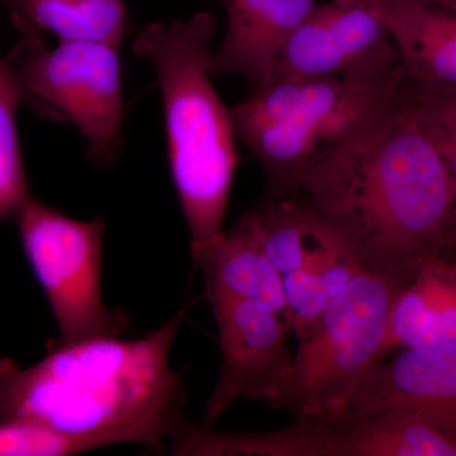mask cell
Masks as SVG:
<instances>
[{"mask_svg":"<svg viewBox=\"0 0 456 456\" xmlns=\"http://www.w3.org/2000/svg\"><path fill=\"white\" fill-rule=\"evenodd\" d=\"M299 193L367 272L408 281L448 253L456 184L404 77L355 131L308 165Z\"/></svg>","mask_w":456,"mask_h":456,"instance_id":"6da1fadb","label":"cell"},{"mask_svg":"<svg viewBox=\"0 0 456 456\" xmlns=\"http://www.w3.org/2000/svg\"><path fill=\"white\" fill-rule=\"evenodd\" d=\"M185 305L137 340L99 336L53 340L44 359L22 368L0 359V422L38 426L68 436L108 435L164 450L183 417V374L170 367Z\"/></svg>","mask_w":456,"mask_h":456,"instance_id":"7a4b0ae2","label":"cell"},{"mask_svg":"<svg viewBox=\"0 0 456 456\" xmlns=\"http://www.w3.org/2000/svg\"><path fill=\"white\" fill-rule=\"evenodd\" d=\"M215 17L143 27L134 53L154 64L163 98L171 178L191 233V251L220 235L239 156L231 110L208 68Z\"/></svg>","mask_w":456,"mask_h":456,"instance_id":"3957f363","label":"cell"},{"mask_svg":"<svg viewBox=\"0 0 456 456\" xmlns=\"http://www.w3.org/2000/svg\"><path fill=\"white\" fill-rule=\"evenodd\" d=\"M404 77L395 47L336 77H272L231 108L236 139L265 173L263 198L299 193L308 165L340 143L397 89Z\"/></svg>","mask_w":456,"mask_h":456,"instance_id":"277c9868","label":"cell"},{"mask_svg":"<svg viewBox=\"0 0 456 456\" xmlns=\"http://www.w3.org/2000/svg\"><path fill=\"white\" fill-rule=\"evenodd\" d=\"M406 281L359 273L299 338L278 410L297 417L345 415L369 370L382 360L393 301Z\"/></svg>","mask_w":456,"mask_h":456,"instance_id":"5b68a950","label":"cell"},{"mask_svg":"<svg viewBox=\"0 0 456 456\" xmlns=\"http://www.w3.org/2000/svg\"><path fill=\"white\" fill-rule=\"evenodd\" d=\"M16 218L23 253L59 326L56 341L121 334L127 318L102 296L103 218L75 220L32 197Z\"/></svg>","mask_w":456,"mask_h":456,"instance_id":"8992f818","label":"cell"},{"mask_svg":"<svg viewBox=\"0 0 456 456\" xmlns=\"http://www.w3.org/2000/svg\"><path fill=\"white\" fill-rule=\"evenodd\" d=\"M22 33L9 64L35 98L77 126L95 164H113L121 155L125 116L118 47L61 42L47 50L38 33Z\"/></svg>","mask_w":456,"mask_h":456,"instance_id":"52a82bcc","label":"cell"},{"mask_svg":"<svg viewBox=\"0 0 456 456\" xmlns=\"http://www.w3.org/2000/svg\"><path fill=\"white\" fill-rule=\"evenodd\" d=\"M218 329L220 375L206 406L212 426L240 398L278 410L292 373L289 322L269 308L244 299H209Z\"/></svg>","mask_w":456,"mask_h":456,"instance_id":"ba28073f","label":"cell"},{"mask_svg":"<svg viewBox=\"0 0 456 456\" xmlns=\"http://www.w3.org/2000/svg\"><path fill=\"white\" fill-rule=\"evenodd\" d=\"M393 47L383 0H332L293 32L272 77H336Z\"/></svg>","mask_w":456,"mask_h":456,"instance_id":"9c48e42d","label":"cell"},{"mask_svg":"<svg viewBox=\"0 0 456 456\" xmlns=\"http://www.w3.org/2000/svg\"><path fill=\"white\" fill-rule=\"evenodd\" d=\"M401 350L388 362H375L349 412L415 411L456 439V340Z\"/></svg>","mask_w":456,"mask_h":456,"instance_id":"30bf717a","label":"cell"},{"mask_svg":"<svg viewBox=\"0 0 456 456\" xmlns=\"http://www.w3.org/2000/svg\"><path fill=\"white\" fill-rule=\"evenodd\" d=\"M227 9L224 42L212 51L213 75H240L255 86L268 82L281 50L314 7V0H221Z\"/></svg>","mask_w":456,"mask_h":456,"instance_id":"8fae6325","label":"cell"},{"mask_svg":"<svg viewBox=\"0 0 456 456\" xmlns=\"http://www.w3.org/2000/svg\"><path fill=\"white\" fill-rule=\"evenodd\" d=\"M456 340V257L426 260L398 290L389 314L382 360L393 350Z\"/></svg>","mask_w":456,"mask_h":456,"instance_id":"7c38bea8","label":"cell"},{"mask_svg":"<svg viewBox=\"0 0 456 456\" xmlns=\"http://www.w3.org/2000/svg\"><path fill=\"white\" fill-rule=\"evenodd\" d=\"M191 253L202 270L208 301L244 299L287 320L281 275L244 218Z\"/></svg>","mask_w":456,"mask_h":456,"instance_id":"4fadbf2b","label":"cell"},{"mask_svg":"<svg viewBox=\"0 0 456 456\" xmlns=\"http://www.w3.org/2000/svg\"><path fill=\"white\" fill-rule=\"evenodd\" d=\"M387 25L415 82L456 89V0H383Z\"/></svg>","mask_w":456,"mask_h":456,"instance_id":"5bb4252c","label":"cell"},{"mask_svg":"<svg viewBox=\"0 0 456 456\" xmlns=\"http://www.w3.org/2000/svg\"><path fill=\"white\" fill-rule=\"evenodd\" d=\"M332 456H456V439L415 411H347L334 419Z\"/></svg>","mask_w":456,"mask_h":456,"instance_id":"9a60e30c","label":"cell"},{"mask_svg":"<svg viewBox=\"0 0 456 456\" xmlns=\"http://www.w3.org/2000/svg\"><path fill=\"white\" fill-rule=\"evenodd\" d=\"M334 421L298 417L275 431L221 432L191 424L184 416L171 428L170 454L183 456H332Z\"/></svg>","mask_w":456,"mask_h":456,"instance_id":"2e32d148","label":"cell"},{"mask_svg":"<svg viewBox=\"0 0 456 456\" xmlns=\"http://www.w3.org/2000/svg\"><path fill=\"white\" fill-rule=\"evenodd\" d=\"M20 32L53 33L60 42L121 47L128 31L126 0H4Z\"/></svg>","mask_w":456,"mask_h":456,"instance_id":"e0dca14e","label":"cell"},{"mask_svg":"<svg viewBox=\"0 0 456 456\" xmlns=\"http://www.w3.org/2000/svg\"><path fill=\"white\" fill-rule=\"evenodd\" d=\"M364 272L336 232L298 272L281 278L287 317L297 341L307 334L326 308L359 273Z\"/></svg>","mask_w":456,"mask_h":456,"instance_id":"ac0fdd59","label":"cell"},{"mask_svg":"<svg viewBox=\"0 0 456 456\" xmlns=\"http://www.w3.org/2000/svg\"><path fill=\"white\" fill-rule=\"evenodd\" d=\"M22 106L42 118L61 122L26 88L7 57L0 55V224L16 217L31 198L17 128V112Z\"/></svg>","mask_w":456,"mask_h":456,"instance_id":"d6986e66","label":"cell"},{"mask_svg":"<svg viewBox=\"0 0 456 456\" xmlns=\"http://www.w3.org/2000/svg\"><path fill=\"white\" fill-rule=\"evenodd\" d=\"M404 88L434 134L456 184V89L415 82L406 74Z\"/></svg>","mask_w":456,"mask_h":456,"instance_id":"ffe728a7","label":"cell"},{"mask_svg":"<svg viewBox=\"0 0 456 456\" xmlns=\"http://www.w3.org/2000/svg\"><path fill=\"white\" fill-rule=\"evenodd\" d=\"M86 436H68L20 422H0V456H62L94 449Z\"/></svg>","mask_w":456,"mask_h":456,"instance_id":"44dd1931","label":"cell"},{"mask_svg":"<svg viewBox=\"0 0 456 456\" xmlns=\"http://www.w3.org/2000/svg\"><path fill=\"white\" fill-rule=\"evenodd\" d=\"M446 248H448L449 254H452V256L456 257V226L452 228V232H450Z\"/></svg>","mask_w":456,"mask_h":456,"instance_id":"7402d4cb","label":"cell"}]
</instances>
